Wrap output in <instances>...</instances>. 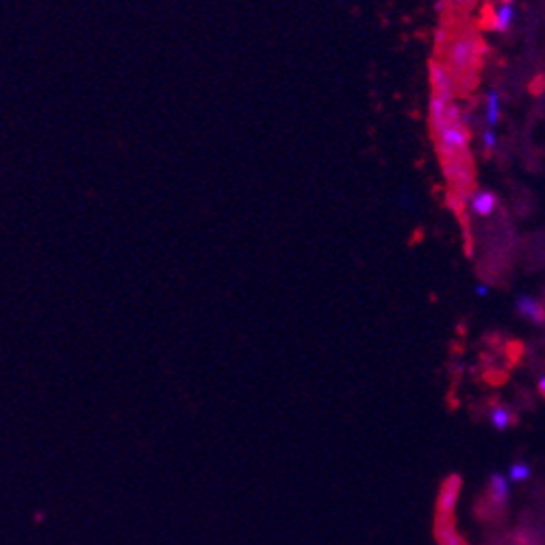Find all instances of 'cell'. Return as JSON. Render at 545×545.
<instances>
[{"label":"cell","mask_w":545,"mask_h":545,"mask_svg":"<svg viewBox=\"0 0 545 545\" xmlns=\"http://www.w3.org/2000/svg\"><path fill=\"white\" fill-rule=\"evenodd\" d=\"M482 57V42L473 33H459L453 35V40L445 46V54L442 62H445L453 70L456 83H461L465 76H476L478 65Z\"/></svg>","instance_id":"cell-1"},{"label":"cell","mask_w":545,"mask_h":545,"mask_svg":"<svg viewBox=\"0 0 545 545\" xmlns=\"http://www.w3.org/2000/svg\"><path fill=\"white\" fill-rule=\"evenodd\" d=\"M434 144H437V152L442 157V161L470 155V135H467L465 122H450L443 131H439L434 135Z\"/></svg>","instance_id":"cell-2"},{"label":"cell","mask_w":545,"mask_h":545,"mask_svg":"<svg viewBox=\"0 0 545 545\" xmlns=\"http://www.w3.org/2000/svg\"><path fill=\"white\" fill-rule=\"evenodd\" d=\"M428 70H431V87H433V96L445 98V101H454L456 93V79L453 74V70L445 65L439 57L431 59L428 63Z\"/></svg>","instance_id":"cell-3"},{"label":"cell","mask_w":545,"mask_h":545,"mask_svg":"<svg viewBox=\"0 0 545 545\" xmlns=\"http://www.w3.org/2000/svg\"><path fill=\"white\" fill-rule=\"evenodd\" d=\"M509 481H506V476L502 473H491V478H489V495H487V504L491 506L495 513H500V511L506 509V504H509Z\"/></svg>","instance_id":"cell-4"},{"label":"cell","mask_w":545,"mask_h":545,"mask_svg":"<svg viewBox=\"0 0 545 545\" xmlns=\"http://www.w3.org/2000/svg\"><path fill=\"white\" fill-rule=\"evenodd\" d=\"M459 491H461V478L459 476H450L448 481L443 482L442 491H439V500H437V513L439 515H453L456 500H459Z\"/></svg>","instance_id":"cell-5"},{"label":"cell","mask_w":545,"mask_h":545,"mask_svg":"<svg viewBox=\"0 0 545 545\" xmlns=\"http://www.w3.org/2000/svg\"><path fill=\"white\" fill-rule=\"evenodd\" d=\"M470 205H472V211L476 213V216L489 218V216H493L495 209H498V198H495L493 191L478 190L472 194Z\"/></svg>","instance_id":"cell-6"},{"label":"cell","mask_w":545,"mask_h":545,"mask_svg":"<svg viewBox=\"0 0 545 545\" xmlns=\"http://www.w3.org/2000/svg\"><path fill=\"white\" fill-rule=\"evenodd\" d=\"M515 309L521 317L528 319V322H535V324L545 322V307L537 298H532V296H520Z\"/></svg>","instance_id":"cell-7"},{"label":"cell","mask_w":545,"mask_h":545,"mask_svg":"<svg viewBox=\"0 0 545 545\" xmlns=\"http://www.w3.org/2000/svg\"><path fill=\"white\" fill-rule=\"evenodd\" d=\"M450 102L454 101H445V98L433 96L431 98V129L433 135H437L439 131H443L445 126H448V107Z\"/></svg>","instance_id":"cell-8"},{"label":"cell","mask_w":545,"mask_h":545,"mask_svg":"<svg viewBox=\"0 0 545 545\" xmlns=\"http://www.w3.org/2000/svg\"><path fill=\"white\" fill-rule=\"evenodd\" d=\"M489 422H491V426L495 431H506V428L515 426L517 423V415L513 409H509V406L504 404H493L491 411H489Z\"/></svg>","instance_id":"cell-9"},{"label":"cell","mask_w":545,"mask_h":545,"mask_svg":"<svg viewBox=\"0 0 545 545\" xmlns=\"http://www.w3.org/2000/svg\"><path fill=\"white\" fill-rule=\"evenodd\" d=\"M500 115H502V98H500V92L491 90L487 93V101H484V120H487L489 129L498 126Z\"/></svg>","instance_id":"cell-10"},{"label":"cell","mask_w":545,"mask_h":545,"mask_svg":"<svg viewBox=\"0 0 545 545\" xmlns=\"http://www.w3.org/2000/svg\"><path fill=\"white\" fill-rule=\"evenodd\" d=\"M513 20H515V9H513V5H504V3H500L498 7H495L493 18H491L493 31L506 33V31L511 29V24H513Z\"/></svg>","instance_id":"cell-11"},{"label":"cell","mask_w":545,"mask_h":545,"mask_svg":"<svg viewBox=\"0 0 545 545\" xmlns=\"http://www.w3.org/2000/svg\"><path fill=\"white\" fill-rule=\"evenodd\" d=\"M532 476V467L524 463V461H517L509 467V481L511 482H526Z\"/></svg>","instance_id":"cell-12"},{"label":"cell","mask_w":545,"mask_h":545,"mask_svg":"<svg viewBox=\"0 0 545 545\" xmlns=\"http://www.w3.org/2000/svg\"><path fill=\"white\" fill-rule=\"evenodd\" d=\"M482 146H484V151H487V152H491L493 148L498 146V135H495L493 129H487L482 133Z\"/></svg>","instance_id":"cell-13"},{"label":"cell","mask_w":545,"mask_h":545,"mask_svg":"<svg viewBox=\"0 0 545 545\" xmlns=\"http://www.w3.org/2000/svg\"><path fill=\"white\" fill-rule=\"evenodd\" d=\"M487 294H489L487 285H482V283L476 285V296H478V298H484V296H487Z\"/></svg>","instance_id":"cell-14"},{"label":"cell","mask_w":545,"mask_h":545,"mask_svg":"<svg viewBox=\"0 0 545 545\" xmlns=\"http://www.w3.org/2000/svg\"><path fill=\"white\" fill-rule=\"evenodd\" d=\"M450 3L459 5V7H470V5L476 3V0H450Z\"/></svg>","instance_id":"cell-15"},{"label":"cell","mask_w":545,"mask_h":545,"mask_svg":"<svg viewBox=\"0 0 545 545\" xmlns=\"http://www.w3.org/2000/svg\"><path fill=\"white\" fill-rule=\"evenodd\" d=\"M539 394H541L545 398V376L541 378V381H539Z\"/></svg>","instance_id":"cell-16"},{"label":"cell","mask_w":545,"mask_h":545,"mask_svg":"<svg viewBox=\"0 0 545 545\" xmlns=\"http://www.w3.org/2000/svg\"><path fill=\"white\" fill-rule=\"evenodd\" d=\"M500 3H504V5H513V0H500Z\"/></svg>","instance_id":"cell-17"},{"label":"cell","mask_w":545,"mask_h":545,"mask_svg":"<svg viewBox=\"0 0 545 545\" xmlns=\"http://www.w3.org/2000/svg\"><path fill=\"white\" fill-rule=\"evenodd\" d=\"M465 545H467V543H465Z\"/></svg>","instance_id":"cell-18"}]
</instances>
